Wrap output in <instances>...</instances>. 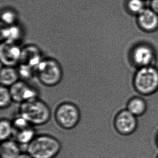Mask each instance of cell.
<instances>
[{
	"mask_svg": "<svg viewBox=\"0 0 158 158\" xmlns=\"http://www.w3.org/2000/svg\"><path fill=\"white\" fill-rule=\"evenodd\" d=\"M132 85L137 94L152 96L158 92V69L154 65L138 69L133 77Z\"/></svg>",
	"mask_w": 158,
	"mask_h": 158,
	"instance_id": "obj_1",
	"label": "cell"
},
{
	"mask_svg": "<svg viewBox=\"0 0 158 158\" xmlns=\"http://www.w3.org/2000/svg\"><path fill=\"white\" fill-rule=\"evenodd\" d=\"M62 148L60 141L49 134L36 135L27 146V153L32 158H55Z\"/></svg>",
	"mask_w": 158,
	"mask_h": 158,
	"instance_id": "obj_2",
	"label": "cell"
},
{
	"mask_svg": "<svg viewBox=\"0 0 158 158\" xmlns=\"http://www.w3.org/2000/svg\"><path fill=\"white\" fill-rule=\"evenodd\" d=\"M31 126H42L51 118L49 106L40 98L20 104L19 113Z\"/></svg>",
	"mask_w": 158,
	"mask_h": 158,
	"instance_id": "obj_3",
	"label": "cell"
},
{
	"mask_svg": "<svg viewBox=\"0 0 158 158\" xmlns=\"http://www.w3.org/2000/svg\"><path fill=\"white\" fill-rule=\"evenodd\" d=\"M36 75L43 85L53 87L62 80L63 71L59 62L52 59H44L35 69Z\"/></svg>",
	"mask_w": 158,
	"mask_h": 158,
	"instance_id": "obj_4",
	"label": "cell"
},
{
	"mask_svg": "<svg viewBox=\"0 0 158 158\" xmlns=\"http://www.w3.org/2000/svg\"><path fill=\"white\" fill-rule=\"evenodd\" d=\"M81 114L79 108L75 103L64 102L58 106L55 112L57 124L64 129L70 130L79 124Z\"/></svg>",
	"mask_w": 158,
	"mask_h": 158,
	"instance_id": "obj_5",
	"label": "cell"
},
{
	"mask_svg": "<svg viewBox=\"0 0 158 158\" xmlns=\"http://www.w3.org/2000/svg\"><path fill=\"white\" fill-rule=\"evenodd\" d=\"M115 131L122 136H130L134 134L138 127V118L131 113L126 108L120 110L113 120Z\"/></svg>",
	"mask_w": 158,
	"mask_h": 158,
	"instance_id": "obj_6",
	"label": "cell"
},
{
	"mask_svg": "<svg viewBox=\"0 0 158 158\" xmlns=\"http://www.w3.org/2000/svg\"><path fill=\"white\" fill-rule=\"evenodd\" d=\"M13 101L22 103L39 98V92L25 81H19L9 87Z\"/></svg>",
	"mask_w": 158,
	"mask_h": 158,
	"instance_id": "obj_7",
	"label": "cell"
},
{
	"mask_svg": "<svg viewBox=\"0 0 158 158\" xmlns=\"http://www.w3.org/2000/svg\"><path fill=\"white\" fill-rule=\"evenodd\" d=\"M131 58L135 66L140 68L153 65L156 53L151 46L141 43L133 48L131 53Z\"/></svg>",
	"mask_w": 158,
	"mask_h": 158,
	"instance_id": "obj_8",
	"label": "cell"
},
{
	"mask_svg": "<svg viewBox=\"0 0 158 158\" xmlns=\"http://www.w3.org/2000/svg\"><path fill=\"white\" fill-rule=\"evenodd\" d=\"M22 49L16 43L2 42L0 47V58L4 66L14 67L20 62Z\"/></svg>",
	"mask_w": 158,
	"mask_h": 158,
	"instance_id": "obj_9",
	"label": "cell"
},
{
	"mask_svg": "<svg viewBox=\"0 0 158 158\" xmlns=\"http://www.w3.org/2000/svg\"><path fill=\"white\" fill-rule=\"evenodd\" d=\"M137 20L139 28L145 32H153L158 29V15L150 8H146L137 15Z\"/></svg>",
	"mask_w": 158,
	"mask_h": 158,
	"instance_id": "obj_10",
	"label": "cell"
},
{
	"mask_svg": "<svg viewBox=\"0 0 158 158\" xmlns=\"http://www.w3.org/2000/svg\"><path fill=\"white\" fill-rule=\"evenodd\" d=\"M42 60L41 51L36 46L29 45L22 49L20 64L29 65L36 69Z\"/></svg>",
	"mask_w": 158,
	"mask_h": 158,
	"instance_id": "obj_11",
	"label": "cell"
},
{
	"mask_svg": "<svg viewBox=\"0 0 158 158\" xmlns=\"http://www.w3.org/2000/svg\"><path fill=\"white\" fill-rule=\"evenodd\" d=\"M126 109L137 118L140 117L148 111V103L143 96L135 95L131 97L127 101Z\"/></svg>",
	"mask_w": 158,
	"mask_h": 158,
	"instance_id": "obj_12",
	"label": "cell"
},
{
	"mask_svg": "<svg viewBox=\"0 0 158 158\" xmlns=\"http://www.w3.org/2000/svg\"><path fill=\"white\" fill-rule=\"evenodd\" d=\"M20 145L11 139L1 141L0 146L1 158H17L22 154Z\"/></svg>",
	"mask_w": 158,
	"mask_h": 158,
	"instance_id": "obj_13",
	"label": "cell"
},
{
	"mask_svg": "<svg viewBox=\"0 0 158 158\" xmlns=\"http://www.w3.org/2000/svg\"><path fill=\"white\" fill-rule=\"evenodd\" d=\"M19 75L17 69L14 67L4 66L1 69L0 82L1 86L10 87L19 81Z\"/></svg>",
	"mask_w": 158,
	"mask_h": 158,
	"instance_id": "obj_14",
	"label": "cell"
},
{
	"mask_svg": "<svg viewBox=\"0 0 158 158\" xmlns=\"http://www.w3.org/2000/svg\"><path fill=\"white\" fill-rule=\"evenodd\" d=\"M22 35L21 28L16 24L10 26H5L1 29V37L2 42L16 43Z\"/></svg>",
	"mask_w": 158,
	"mask_h": 158,
	"instance_id": "obj_15",
	"label": "cell"
},
{
	"mask_svg": "<svg viewBox=\"0 0 158 158\" xmlns=\"http://www.w3.org/2000/svg\"><path fill=\"white\" fill-rule=\"evenodd\" d=\"M16 141L20 145H28L36 136V132L32 126L15 132Z\"/></svg>",
	"mask_w": 158,
	"mask_h": 158,
	"instance_id": "obj_16",
	"label": "cell"
},
{
	"mask_svg": "<svg viewBox=\"0 0 158 158\" xmlns=\"http://www.w3.org/2000/svg\"><path fill=\"white\" fill-rule=\"evenodd\" d=\"M15 129L13 123L9 120L2 118L0 121V139L3 141L10 139L14 135Z\"/></svg>",
	"mask_w": 158,
	"mask_h": 158,
	"instance_id": "obj_17",
	"label": "cell"
},
{
	"mask_svg": "<svg viewBox=\"0 0 158 158\" xmlns=\"http://www.w3.org/2000/svg\"><path fill=\"white\" fill-rule=\"evenodd\" d=\"M13 101L9 88L1 86L0 88V107L2 109L10 106Z\"/></svg>",
	"mask_w": 158,
	"mask_h": 158,
	"instance_id": "obj_18",
	"label": "cell"
},
{
	"mask_svg": "<svg viewBox=\"0 0 158 158\" xmlns=\"http://www.w3.org/2000/svg\"><path fill=\"white\" fill-rule=\"evenodd\" d=\"M126 7L130 13L137 16L146 8L144 0H128Z\"/></svg>",
	"mask_w": 158,
	"mask_h": 158,
	"instance_id": "obj_19",
	"label": "cell"
},
{
	"mask_svg": "<svg viewBox=\"0 0 158 158\" xmlns=\"http://www.w3.org/2000/svg\"><path fill=\"white\" fill-rule=\"evenodd\" d=\"M19 77L24 80H29L36 75L35 69L27 64H20L17 69Z\"/></svg>",
	"mask_w": 158,
	"mask_h": 158,
	"instance_id": "obj_20",
	"label": "cell"
},
{
	"mask_svg": "<svg viewBox=\"0 0 158 158\" xmlns=\"http://www.w3.org/2000/svg\"><path fill=\"white\" fill-rule=\"evenodd\" d=\"M17 20V14L14 11L9 9H4L1 13V20L5 26L15 24Z\"/></svg>",
	"mask_w": 158,
	"mask_h": 158,
	"instance_id": "obj_21",
	"label": "cell"
},
{
	"mask_svg": "<svg viewBox=\"0 0 158 158\" xmlns=\"http://www.w3.org/2000/svg\"><path fill=\"white\" fill-rule=\"evenodd\" d=\"M11 121L15 129V132L18 130H21L24 128H27L28 127L31 126L29 123V122L19 113L17 116H16L14 119L13 120V121Z\"/></svg>",
	"mask_w": 158,
	"mask_h": 158,
	"instance_id": "obj_22",
	"label": "cell"
},
{
	"mask_svg": "<svg viewBox=\"0 0 158 158\" xmlns=\"http://www.w3.org/2000/svg\"><path fill=\"white\" fill-rule=\"evenodd\" d=\"M150 8L158 15V0H151L150 3Z\"/></svg>",
	"mask_w": 158,
	"mask_h": 158,
	"instance_id": "obj_23",
	"label": "cell"
},
{
	"mask_svg": "<svg viewBox=\"0 0 158 158\" xmlns=\"http://www.w3.org/2000/svg\"><path fill=\"white\" fill-rule=\"evenodd\" d=\"M17 158H32L30 156L29 154H28L27 153H22L20 156Z\"/></svg>",
	"mask_w": 158,
	"mask_h": 158,
	"instance_id": "obj_24",
	"label": "cell"
},
{
	"mask_svg": "<svg viewBox=\"0 0 158 158\" xmlns=\"http://www.w3.org/2000/svg\"><path fill=\"white\" fill-rule=\"evenodd\" d=\"M154 142H155V144H156V147L158 148V130L156 132V135H155Z\"/></svg>",
	"mask_w": 158,
	"mask_h": 158,
	"instance_id": "obj_25",
	"label": "cell"
},
{
	"mask_svg": "<svg viewBox=\"0 0 158 158\" xmlns=\"http://www.w3.org/2000/svg\"><path fill=\"white\" fill-rule=\"evenodd\" d=\"M156 158H158V154L156 156Z\"/></svg>",
	"mask_w": 158,
	"mask_h": 158,
	"instance_id": "obj_26",
	"label": "cell"
}]
</instances>
